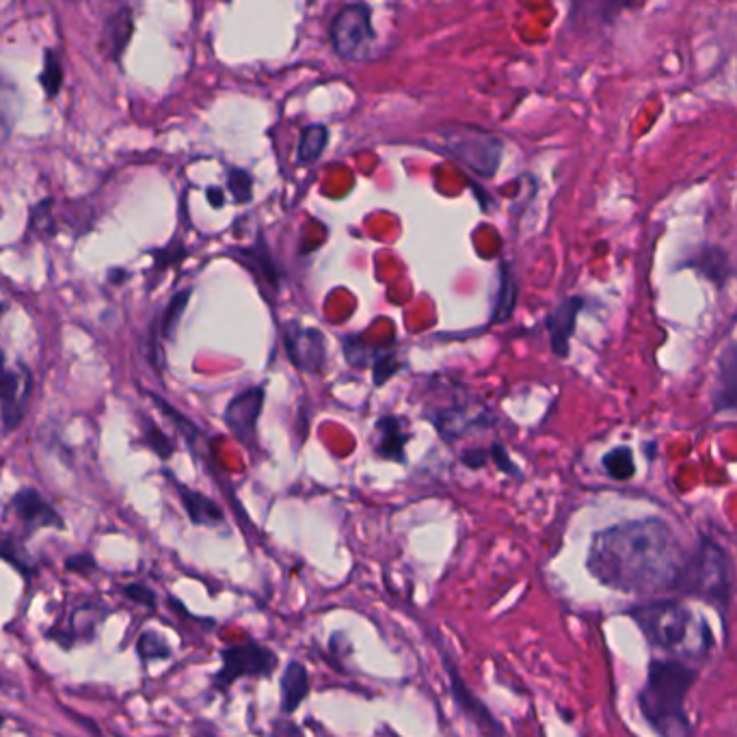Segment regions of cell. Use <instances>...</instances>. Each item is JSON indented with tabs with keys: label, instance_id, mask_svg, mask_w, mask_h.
I'll use <instances>...</instances> for the list:
<instances>
[{
	"label": "cell",
	"instance_id": "obj_38",
	"mask_svg": "<svg viewBox=\"0 0 737 737\" xmlns=\"http://www.w3.org/2000/svg\"><path fill=\"white\" fill-rule=\"evenodd\" d=\"M65 571L76 573V575H91L98 571V562L93 558V554L89 552H80V554H72L65 558Z\"/></svg>",
	"mask_w": 737,
	"mask_h": 737
},
{
	"label": "cell",
	"instance_id": "obj_7",
	"mask_svg": "<svg viewBox=\"0 0 737 737\" xmlns=\"http://www.w3.org/2000/svg\"><path fill=\"white\" fill-rule=\"evenodd\" d=\"M331 44L335 55L344 61H361L370 55V48L377 39L372 29V11L364 3H351L342 7L331 22Z\"/></svg>",
	"mask_w": 737,
	"mask_h": 737
},
{
	"label": "cell",
	"instance_id": "obj_29",
	"mask_svg": "<svg viewBox=\"0 0 737 737\" xmlns=\"http://www.w3.org/2000/svg\"><path fill=\"white\" fill-rule=\"evenodd\" d=\"M623 0H575V13L578 20L595 22V24H610L616 13H619Z\"/></svg>",
	"mask_w": 737,
	"mask_h": 737
},
{
	"label": "cell",
	"instance_id": "obj_27",
	"mask_svg": "<svg viewBox=\"0 0 737 737\" xmlns=\"http://www.w3.org/2000/svg\"><path fill=\"white\" fill-rule=\"evenodd\" d=\"M327 141H329L327 126H323V124L307 126L301 132V141H299V147H297L299 165L318 163V158L323 156V152L327 150Z\"/></svg>",
	"mask_w": 737,
	"mask_h": 737
},
{
	"label": "cell",
	"instance_id": "obj_22",
	"mask_svg": "<svg viewBox=\"0 0 737 737\" xmlns=\"http://www.w3.org/2000/svg\"><path fill=\"white\" fill-rule=\"evenodd\" d=\"M281 712L284 714H294L301 707V703L307 699L310 694V675H307V668L292 660L288 662V666L281 673Z\"/></svg>",
	"mask_w": 737,
	"mask_h": 737
},
{
	"label": "cell",
	"instance_id": "obj_4",
	"mask_svg": "<svg viewBox=\"0 0 737 737\" xmlns=\"http://www.w3.org/2000/svg\"><path fill=\"white\" fill-rule=\"evenodd\" d=\"M675 591L699 597L725 614L731 601V558L709 536H701L699 547L686 556Z\"/></svg>",
	"mask_w": 737,
	"mask_h": 737
},
{
	"label": "cell",
	"instance_id": "obj_43",
	"mask_svg": "<svg viewBox=\"0 0 737 737\" xmlns=\"http://www.w3.org/2000/svg\"><path fill=\"white\" fill-rule=\"evenodd\" d=\"M126 279H128V273L124 271V268H113V271H109V281H111V284H115V286L124 284Z\"/></svg>",
	"mask_w": 737,
	"mask_h": 737
},
{
	"label": "cell",
	"instance_id": "obj_5",
	"mask_svg": "<svg viewBox=\"0 0 737 737\" xmlns=\"http://www.w3.org/2000/svg\"><path fill=\"white\" fill-rule=\"evenodd\" d=\"M428 145L459 160L480 178H493L504 154V143L495 134L469 124L444 126L439 130L437 143L428 141Z\"/></svg>",
	"mask_w": 737,
	"mask_h": 737
},
{
	"label": "cell",
	"instance_id": "obj_42",
	"mask_svg": "<svg viewBox=\"0 0 737 737\" xmlns=\"http://www.w3.org/2000/svg\"><path fill=\"white\" fill-rule=\"evenodd\" d=\"M206 197H208L212 208H221L225 204V193L221 189H217V186H210V189L206 191Z\"/></svg>",
	"mask_w": 737,
	"mask_h": 737
},
{
	"label": "cell",
	"instance_id": "obj_32",
	"mask_svg": "<svg viewBox=\"0 0 737 737\" xmlns=\"http://www.w3.org/2000/svg\"><path fill=\"white\" fill-rule=\"evenodd\" d=\"M18 117V91L5 76H0V143L9 139Z\"/></svg>",
	"mask_w": 737,
	"mask_h": 737
},
{
	"label": "cell",
	"instance_id": "obj_41",
	"mask_svg": "<svg viewBox=\"0 0 737 737\" xmlns=\"http://www.w3.org/2000/svg\"><path fill=\"white\" fill-rule=\"evenodd\" d=\"M461 463L472 467V469H480L489 463V450H480V448H467L461 454Z\"/></svg>",
	"mask_w": 737,
	"mask_h": 737
},
{
	"label": "cell",
	"instance_id": "obj_37",
	"mask_svg": "<svg viewBox=\"0 0 737 737\" xmlns=\"http://www.w3.org/2000/svg\"><path fill=\"white\" fill-rule=\"evenodd\" d=\"M489 461L495 463V467L500 469L502 474L506 476H515V478H521L524 474H521V469L513 463V459L508 457L506 448L500 444V441H495V444L489 448Z\"/></svg>",
	"mask_w": 737,
	"mask_h": 737
},
{
	"label": "cell",
	"instance_id": "obj_25",
	"mask_svg": "<svg viewBox=\"0 0 737 737\" xmlns=\"http://www.w3.org/2000/svg\"><path fill=\"white\" fill-rule=\"evenodd\" d=\"M193 297V290L186 288V290H180L173 294V297L169 299V303L165 305V310L160 312V316L154 320V329L158 331L160 340L165 342H173L176 340V333H178V327H180V320L186 312V307H189V301Z\"/></svg>",
	"mask_w": 737,
	"mask_h": 737
},
{
	"label": "cell",
	"instance_id": "obj_35",
	"mask_svg": "<svg viewBox=\"0 0 737 737\" xmlns=\"http://www.w3.org/2000/svg\"><path fill=\"white\" fill-rule=\"evenodd\" d=\"M227 189H230L232 197L238 201V204H247L253 197V180L245 169H230V176H227Z\"/></svg>",
	"mask_w": 737,
	"mask_h": 737
},
{
	"label": "cell",
	"instance_id": "obj_14",
	"mask_svg": "<svg viewBox=\"0 0 737 737\" xmlns=\"http://www.w3.org/2000/svg\"><path fill=\"white\" fill-rule=\"evenodd\" d=\"M584 310V297H569L558 303L552 312L545 316V329L549 335V348L560 359H567L571 353V338L578 329V316Z\"/></svg>",
	"mask_w": 737,
	"mask_h": 737
},
{
	"label": "cell",
	"instance_id": "obj_24",
	"mask_svg": "<svg viewBox=\"0 0 737 737\" xmlns=\"http://www.w3.org/2000/svg\"><path fill=\"white\" fill-rule=\"evenodd\" d=\"M238 256H240V260H243V264L249 268V271L258 277L260 284H264L266 288H271V290L279 288V271H277L273 256L268 253L262 238L253 247L240 249Z\"/></svg>",
	"mask_w": 737,
	"mask_h": 737
},
{
	"label": "cell",
	"instance_id": "obj_3",
	"mask_svg": "<svg viewBox=\"0 0 737 737\" xmlns=\"http://www.w3.org/2000/svg\"><path fill=\"white\" fill-rule=\"evenodd\" d=\"M642 636L653 649L673 653L675 658H703L712 647V632L705 621H699L690 608L677 599L647 601L627 610Z\"/></svg>",
	"mask_w": 737,
	"mask_h": 737
},
{
	"label": "cell",
	"instance_id": "obj_11",
	"mask_svg": "<svg viewBox=\"0 0 737 737\" xmlns=\"http://www.w3.org/2000/svg\"><path fill=\"white\" fill-rule=\"evenodd\" d=\"M33 396V374L24 364L0 374V420L11 433L24 422Z\"/></svg>",
	"mask_w": 737,
	"mask_h": 737
},
{
	"label": "cell",
	"instance_id": "obj_30",
	"mask_svg": "<svg viewBox=\"0 0 737 737\" xmlns=\"http://www.w3.org/2000/svg\"><path fill=\"white\" fill-rule=\"evenodd\" d=\"M137 655H139L141 664L147 666L152 662L171 660L173 649L163 634L152 632V629H145V632H141L137 638Z\"/></svg>",
	"mask_w": 737,
	"mask_h": 737
},
{
	"label": "cell",
	"instance_id": "obj_46",
	"mask_svg": "<svg viewBox=\"0 0 737 737\" xmlns=\"http://www.w3.org/2000/svg\"><path fill=\"white\" fill-rule=\"evenodd\" d=\"M3 725H5V716H0V729H3Z\"/></svg>",
	"mask_w": 737,
	"mask_h": 737
},
{
	"label": "cell",
	"instance_id": "obj_19",
	"mask_svg": "<svg viewBox=\"0 0 737 737\" xmlns=\"http://www.w3.org/2000/svg\"><path fill=\"white\" fill-rule=\"evenodd\" d=\"M735 394H737V353H735V342L729 340L725 351L720 353V359H718L714 409L718 413H731L735 409Z\"/></svg>",
	"mask_w": 737,
	"mask_h": 737
},
{
	"label": "cell",
	"instance_id": "obj_8",
	"mask_svg": "<svg viewBox=\"0 0 737 737\" xmlns=\"http://www.w3.org/2000/svg\"><path fill=\"white\" fill-rule=\"evenodd\" d=\"M424 418L433 422L437 433L446 441H457L478 431H487L495 424V415L476 398H463L452 405L426 413Z\"/></svg>",
	"mask_w": 737,
	"mask_h": 737
},
{
	"label": "cell",
	"instance_id": "obj_28",
	"mask_svg": "<svg viewBox=\"0 0 737 737\" xmlns=\"http://www.w3.org/2000/svg\"><path fill=\"white\" fill-rule=\"evenodd\" d=\"M141 446L152 450L160 461H169L176 454V441H173L163 428H160L150 415H143V431H141Z\"/></svg>",
	"mask_w": 737,
	"mask_h": 737
},
{
	"label": "cell",
	"instance_id": "obj_23",
	"mask_svg": "<svg viewBox=\"0 0 737 737\" xmlns=\"http://www.w3.org/2000/svg\"><path fill=\"white\" fill-rule=\"evenodd\" d=\"M0 558L16 569L20 575H24L26 580H33L37 575L35 560L29 554V549L24 547L22 536L16 532L0 528Z\"/></svg>",
	"mask_w": 737,
	"mask_h": 737
},
{
	"label": "cell",
	"instance_id": "obj_44",
	"mask_svg": "<svg viewBox=\"0 0 737 737\" xmlns=\"http://www.w3.org/2000/svg\"><path fill=\"white\" fill-rule=\"evenodd\" d=\"M7 368L9 366H7V359H5V351H3V348H0V374H3Z\"/></svg>",
	"mask_w": 737,
	"mask_h": 737
},
{
	"label": "cell",
	"instance_id": "obj_15",
	"mask_svg": "<svg viewBox=\"0 0 737 737\" xmlns=\"http://www.w3.org/2000/svg\"><path fill=\"white\" fill-rule=\"evenodd\" d=\"M444 662H446V668H448V677H450V692H452V699L454 703H457V707L461 709V714L472 720L474 725H478L482 731H489V733H504V727L500 725V720L495 718L489 707L482 703L478 696L467 688V683L463 681V677L459 675L457 666H454L446 655H444Z\"/></svg>",
	"mask_w": 737,
	"mask_h": 737
},
{
	"label": "cell",
	"instance_id": "obj_31",
	"mask_svg": "<svg viewBox=\"0 0 737 737\" xmlns=\"http://www.w3.org/2000/svg\"><path fill=\"white\" fill-rule=\"evenodd\" d=\"M601 467L612 480H629L636 476V463H634V452L629 446L612 448L606 457L601 459Z\"/></svg>",
	"mask_w": 737,
	"mask_h": 737
},
{
	"label": "cell",
	"instance_id": "obj_34",
	"mask_svg": "<svg viewBox=\"0 0 737 737\" xmlns=\"http://www.w3.org/2000/svg\"><path fill=\"white\" fill-rule=\"evenodd\" d=\"M39 85H42L48 98L59 96V91L63 87V65H61V57L57 50H52V48L46 50L42 74H39Z\"/></svg>",
	"mask_w": 737,
	"mask_h": 737
},
{
	"label": "cell",
	"instance_id": "obj_12",
	"mask_svg": "<svg viewBox=\"0 0 737 737\" xmlns=\"http://www.w3.org/2000/svg\"><path fill=\"white\" fill-rule=\"evenodd\" d=\"M264 400H266V387L256 385V387H247V390L238 392L236 396H232L230 402H227L223 420L227 428L232 431V435L243 446H249V448L256 446L258 422H260V415L264 409Z\"/></svg>",
	"mask_w": 737,
	"mask_h": 737
},
{
	"label": "cell",
	"instance_id": "obj_36",
	"mask_svg": "<svg viewBox=\"0 0 737 737\" xmlns=\"http://www.w3.org/2000/svg\"><path fill=\"white\" fill-rule=\"evenodd\" d=\"M186 258V249L180 245V243H173L171 247L167 249H160V251H154V273H165L169 266L178 264L180 260Z\"/></svg>",
	"mask_w": 737,
	"mask_h": 737
},
{
	"label": "cell",
	"instance_id": "obj_6",
	"mask_svg": "<svg viewBox=\"0 0 737 737\" xmlns=\"http://www.w3.org/2000/svg\"><path fill=\"white\" fill-rule=\"evenodd\" d=\"M279 666V658L273 649H268L256 640L240 642L234 647H225L221 651V668L210 679V688L214 692H227L234 681L243 677H271Z\"/></svg>",
	"mask_w": 737,
	"mask_h": 737
},
{
	"label": "cell",
	"instance_id": "obj_9",
	"mask_svg": "<svg viewBox=\"0 0 737 737\" xmlns=\"http://www.w3.org/2000/svg\"><path fill=\"white\" fill-rule=\"evenodd\" d=\"M284 348L290 364L307 374H320L327 368V338L316 327H305L297 320L284 329Z\"/></svg>",
	"mask_w": 737,
	"mask_h": 737
},
{
	"label": "cell",
	"instance_id": "obj_18",
	"mask_svg": "<svg viewBox=\"0 0 737 737\" xmlns=\"http://www.w3.org/2000/svg\"><path fill=\"white\" fill-rule=\"evenodd\" d=\"M165 474L171 478L173 487L178 489L180 502L184 506V513H186V517H189L191 524H195V526H208V528L223 524L225 515H223L221 506L217 502H214L212 498H208V495H204V493H199V491H195L191 487L182 485V482L173 478L169 472H165Z\"/></svg>",
	"mask_w": 737,
	"mask_h": 737
},
{
	"label": "cell",
	"instance_id": "obj_26",
	"mask_svg": "<svg viewBox=\"0 0 737 737\" xmlns=\"http://www.w3.org/2000/svg\"><path fill=\"white\" fill-rule=\"evenodd\" d=\"M143 392H145V396H147V398H150V400L154 402L156 409H160V413H163L165 418L173 424V428H178L180 437L186 441V444H189V450L197 454V448H199V444H201V433H199V428H197L189 418H186V415H182L176 407H171L165 398H160L158 394H154V392H150V390H143Z\"/></svg>",
	"mask_w": 737,
	"mask_h": 737
},
{
	"label": "cell",
	"instance_id": "obj_40",
	"mask_svg": "<svg viewBox=\"0 0 737 737\" xmlns=\"http://www.w3.org/2000/svg\"><path fill=\"white\" fill-rule=\"evenodd\" d=\"M50 204H52V201H50V199H46V201H42V204L33 208V219H35L37 230L57 232L55 221H52V212L48 210V208H50Z\"/></svg>",
	"mask_w": 737,
	"mask_h": 737
},
{
	"label": "cell",
	"instance_id": "obj_17",
	"mask_svg": "<svg viewBox=\"0 0 737 737\" xmlns=\"http://www.w3.org/2000/svg\"><path fill=\"white\" fill-rule=\"evenodd\" d=\"M106 614H109V610L96 608L93 603H85V606H78L72 612L70 625H67V629L50 627L46 636H48V640H55L57 645L63 647L65 651H70L78 640H93V638H96V629L104 621Z\"/></svg>",
	"mask_w": 737,
	"mask_h": 737
},
{
	"label": "cell",
	"instance_id": "obj_33",
	"mask_svg": "<svg viewBox=\"0 0 737 737\" xmlns=\"http://www.w3.org/2000/svg\"><path fill=\"white\" fill-rule=\"evenodd\" d=\"M690 264H694L696 268H699L701 273H705L709 279L716 281L718 286H725V281L731 275L729 258H727V253L722 251V249H705L701 253V258L696 260V262H690Z\"/></svg>",
	"mask_w": 737,
	"mask_h": 737
},
{
	"label": "cell",
	"instance_id": "obj_1",
	"mask_svg": "<svg viewBox=\"0 0 737 737\" xmlns=\"http://www.w3.org/2000/svg\"><path fill=\"white\" fill-rule=\"evenodd\" d=\"M686 556L666 521L645 517L597 532L586 569L612 591L655 595L675 588Z\"/></svg>",
	"mask_w": 737,
	"mask_h": 737
},
{
	"label": "cell",
	"instance_id": "obj_39",
	"mask_svg": "<svg viewBox=\"0 0 737 737\" xmlns=\"http://www.w3.org/2000/svg\"><path fill=\"white\" fill-rule=\"evenodd\" d=\"M124 595H126L130 601L141 603V606L150 608V610H154V608H156V603H158V597H156V593L152 591V588L147 586V584H141V582H137V584H128V586L124 588Z\"/></svg>",
	"mask_w": 737,
	"mask_h": 737
},
{
	"label": "cell",
	"instance_id": "obj_13",
	"mask_svg": "<svg viewBox=\"0 0 737 737\" xmlns=\"http://www.w3.org/2000/svg\"><path fill=\"white\" fill-rule=\"evenodd\" d=\"M9 506L22 521L26 534H33L35 530L42 528L65 530V521L61 513L44 498L42 491H37L33 487H22L20 491L13 493Z\"/></svg>",
	"mask_w": 737,
	"mask_h": 737
},
{
	"label": "cell",
	"instance_id": "obj_10",
	"mask_svg": "<svg viewBox=\"0 0 737 737\" xmlns=\"http://www.w3.org/2000/svg\"><path fill=\"white\" fill-rule=\"evenodd\" d=\"M344 357L355 368H372L374 385L383 387L400 370L394 340L366 344L361 335H348L344 340Z\"/></svg>",
	"mask_w": 737,
	"mask_h": 737
},
{
	"label": "cell",
	"instance_id": "obj_2",
	"mask_svg": "<svg viewBox=\"0 0 737 737\" xmlns=\"http://www.w3.org/2000/svg\"><path fill=\"white\" fill-rule=\"evenodd\" d=\"M699 679V670L681 658H655L649 664L645 686L638 692V709L658 735H690L692 722L686 699Z\"/></svg>",
	"mask_w": 737,
	"mask_h": 737
},
{
	"label": "cell",
	"instance_id": "obj_16",
	"mask_svg": "<svg viewBox=\"0 0 737 737\" xmlns=\"http://www.w3.org/2000/svg\"><path fill=\"white\" fill-rule=\"evenodd\" d=\"M411 433L407 431V422L398 418V415H381L374 422V437L372 450L383 461H394L405 465L407 463V444Z\"/></svg>",
	"mask_w": 737,
	"mask_h": 737
},
{
	"label": "cell",
	"instance_id": "obj_21",
	"mask_svg": "<svg viewBox=\"0 0 737 737\" xmlns=\"http://www.w3.org/2000/svg\"><path fill=\"white\" fill-rule=\"evenodd\" d=\"M519 297V284L515 277V268L508 262H500L498 268V288H495V299L491 307V325H504L515 314V305Z\"/></svg>",
	"mask_w": 737,
	"mask_h": 737
},
{
	"label": "cell",
	"instance_id": "obj_20",
	"mask_svg": "<svg viewBox=\"0 0 737 737\" xmlns=\"http://www.w3.org/2000/svg\"><path fill=\"white\" fill-rule=\"evenodd\" d=\"M134 33V16L128 7L117 9L113 16L106 18L102 31V50L104 57L111 61H119L130 46Z\"/></svg>",
	"mask_w": 737,
	"mask_h": 737
},
{
	"label": "cell",
	"instance_id": "obj_45",
	"mask_svg": "<svg viewBox=\"0 0 737 737\" xmlns=\"http://www.w3.org/2000/svg\"><path fill=\"white\" fill-rule=\"evenodd\" d=\"M7 312V303H0V316Z\"/></svg>",
	"mask_w": 737,
	"mask_h": 737
}]
</instances>
